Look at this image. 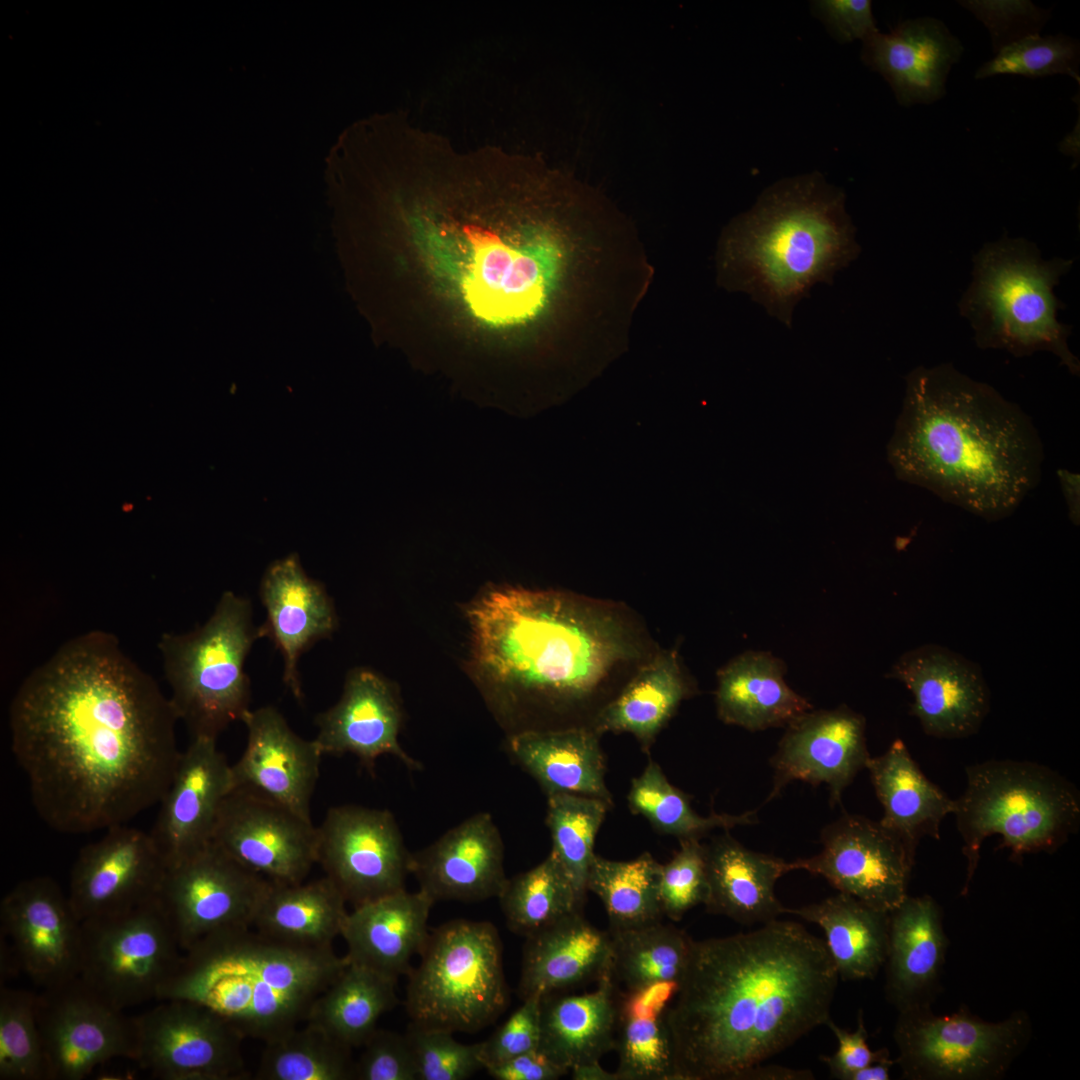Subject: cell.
<instances>
[{
    "instance_id": "obj_33",
    "label": "cell",
    "mask_w": 1080,
    "mask_h": 1080,
    "mask_svg": "<svg viewBox=\"0 0 1080 1080\" xmlns=\"http://www.w3.org/2000/svg\"><path fill=\"white\" fill-rule=\"evenodd\" d=\"M705 845L708 893L706 911L742 925L768 923L787 913L775 895L778 879L792 862L750 850L728 830Z\"/></svg>"
},
{
    "instance_id": "obj_61",
    "label": "cell",
    "mask_w": 1080,
    "mask_h": 1080,
    "mask_svg": "<svg viewBox=\"0 0 1080 1080\" xmlns=\"http://www.w3.org/2000/svg\"><path fill=\"white\" fill-rule=\"evenodd\" d=\"M895 1060L886 1056L867 1067L853 1073L849 1080H889L891 1067Z\"/></svg>"
},
{
    "instance_id": "obj_15",
    "label": "cell",
    "mask_w": 1080,
    "mask_h": 1080,
    "mask_svg": "<svg viewBox=\"0 0 1080 1080\" xmlns=\"http://www.w3.org/2000/svg\"><path fill=\"white\" fill-rule=\"evenodd\" d=\"M317 833V863L347 904L357 907L405 889L412 854L389 811L336 806Z\"/></svg>"
},
{
    "instance_id": "obj_22",
    "label": "cell",
    "mask_w": 1080,
    "mask_h": 1080,
    "mask_svg": "<svg viewBox=\"0 0 1080 1080\" xmlns=\"http://www.w3.org/2000/svg\"><path fill=\"white\" fill-rule=\"evenodd\" d=\"M886 677L911 692V714L929 736H972L989 713L991 695L980 666L947 647L929 643L908 650Z\"/></svg>"
},
{
    "instance_id": "obj_18",
    "label": "cell",
    "mask_w": 1080,
    "mask_h": 1080,
    "mask_svg": "<svg viewBox=\"0 0 1080 1080\" xmlns=\"http://www.w3.org/2000/svg\"><path fill=\"white\" fill-rule=\"evenodd\" d=\"M821 851L792 861L826 879L838 892L890 912L908 895L916 847L880 823L845 813L824 827Z\"/></svg>"
},
{
    "instance_id": "obj_28",
    "label": "cell",
    "mask_w": 1080,
    "mask_h": 1080,
    "mask_svg": "<svg viewBox=\"0 0 1080 1080\" xmlns=\"http://www.w3.org/2000/svg\"><path fill=\"white\" fill-rule=\"evenodd\" d=\"M259 594L266 610L262 638L268 637L281 653L283 682L302 700L298 661L312 645L335 632L338 620L333 600L323 583L306 574L294 554L266 569Z\"/></svg>"
},
{
    "instance_id": "obj_24",
    "label": "cell",
    "mask_w": 1080,
    "mask_h": 1080,
    "mask_svg": "<svg viewBox=\"0 0 1080 1080\" xmlns=\"http://www.w3.org/2000/svg\"><path fill=\"white\" fill-rule=\"evenodd\" d=\"M216 740L191 738L159 803L150 834L168 869L212 843L221 806L232 791L231 764Z\"/></svg>"
},
{
    "instance_id": "obj_53",
    "label": "cell",
    "mask_w": 1080,
    "mask_h": 1080,
    "mask_svg": "<svg viewBox=\"0 0 1080 1080\" xmlns=\"http://www.w3.org/2000/svg\"><path fill=\"white\" fill-rule=\"evenodd\" d=\"M981 21L990 33L993 51L1027 36L1040 34L1051 18L1050 10L1034 5L1031 1H959Z\"/></svg>"
},
{
    "instance_id": "obj_21",
    "label": "cell",
    "mask_w": 1080,
    "mask_h": 1080,
    "mask_svg": "<svg viewBox=\"0 0 1080 1080\" xmlns=\"http://www.w3.org/2000/svg\"><path fill=\"white\" fill-rule=\"evenodd\" d=\"M84 846L68 898L81 920L117 914L159 897L167 865L150 832L126 824Z\"/></svg>"
},
{
    "instance_id": "obj_51",
    "label": "cell",
    "mask_w": 1080,
    "mask_h": 1080,
    "mask_svg": "<svg viewBox=\"0 0 1080 1080\" xmlns=\"http://www.w3.org/2000/svg\"><path fill=\"white\" fill-rule=\"evenodd\" d=\"M405 1034L413 1051L418 1080H464L484 1069L481 1042L464 1044L451 1031L412 1024Z\"/></svg>"
},
{
    "instance_id": "obj_46",
    "label": "cell",
    "mask_w": 1080,
    "mask_h": 1080,
    "mask_svg": "<svg viewBox=\"0 0 1080 1080\" xmlns=\"http://www.w3.org/2000/svg\"><path fill=\"white\" fill-rule=\"evenodd\" d=\"M498 899L508 929L524 937L581 911L584 903L550 853L532 869L508 878Z\"/></svg>"
},
{
    "instance_id": "obj_55",
    "label": "cell",
    "mask_w": 1080,
    "mask_h": 1080,
    "mask_svg": "<svg viewBox=\"0 0 1080 1080\" xmlns=\"http://www.w3.org/2000/svg\"><path fill=\"white\" fill-rule=\"evenodd\" d=\"M541 996H531L485 1041H482L484 1069L539 1048L541 1038Z\"/></svg>"
},
{
    "instance_id": "obj_9",
    "label": "cell",
    "mask_w": 1080,
    "mask_h": 1080,
    "mask_svg": "<svg viewBox=\"0 0 1080 1080\" xmlns=\"http://www.w3.org/2000/svg\"><path fill=\"white\" fill-rule=\"evenodd\" d=\"M967 785L954 815L967 860L965 896L984 840L1001 836L999 848L1013 861L1025 854L1052 853L1078 829L1080 796L1058 772L1038 763L989 760L966 768Z\"/></svg>"
},
{
    "instance_id": "obj_7",
    "label": "cell",
    "mask_w": 1080,
    "mask_h": 1080,
    "mask_svg": "<svg viewBox=\"0 0 1080 1080\" xmlns=\"http://www.w3.org/2000/svg\"><path fill=\"white\" fill-rule=\"evenodd\" d=\"M408 224L431 269L480 322L522 324L544 308L563 259L549 228L528 226L513 240L482 224L453 223L418 209Z\"/></svg>"
},
{
    "instance_id": "obj_26",
    "label": "cell",
    "mask_w": 1080,
    "mask_h": 1080,
    "mask_svg": "<svg viewBox=\"0 0 1080 1080\" xmlns=\"http://www.w3.org/2000/svg\"><path fill=\"white\" fill-rule=\"evenodd\" d=\"M410 871L434 902L498 898L508 878L504 844L493 818L481 812L411 855Z\"/></svg>"
},
{
    "instance_id": "obj_14",
    "label": "cell",
    "mask_w": 1080,
    "mask_h": 1080,
    "mask_svg": "<svg viewBox=\"0 0 1080 1080\" xmlns=\"http://www.w3.org/2000/svg\"><path fill=\"white\" fill-rule=\"evenodd\" d=\"M135 1062L163 1080H243L245 1039L220 1015L186 1000H163L134 1017Z\"/></svg>"
},
{
    "instance_id": "obj_44",
    "label": "cell",
    "mask_w": 1080,
    "mask_h": 1080,
    "mask_svg": "<svg viewBox=\"0 0 1080 1080\" xmlns=\"http://www.w3.org/2000/svg\"><path fill=\"white\" fill-rule=\"evenodd\" d=\"M609 933L612 976L625 990L680 983L694 941L683 930L660 921L638 928L609 930Z\"/></svg>"
},
{
    "instance_id": "obj_56",
    "label": "cell",
    "mask_w": 1080,
    "mask_h": 1080,
    "mask_svg": "<svg viewBox=\"0 0 1080 1080\" xmlns=\"http://www.w3.org/2000/svg\"><path fill=\"white\" fill-rule=\"evenodd\" d=\"M826 1025L836 1037L838 1048L831 1056H821V1061L827 1065L835 1079L849 1080L856 1071L889 1055L886 1048L876 1051L869 1048L862 1010L858 1012L857 1027L853 1032L839 1027L831 1019Z\"/></svg>"
},
{
    "instance_id": "obj_36",
    "label": "cell",
    "mask_w": 1080,
    "mask_h": 1080,
    "mask_svg": "<svg viewBox=\"0 0 1080 1080\" xmlns=\"http://www.w3.org/2000/svg\"><path fill=\"white\" fill-rule=\"evenodd\" d=\"M785 663L764 651L744 652L717 672L715 702L719 719L749 731L786 727L812 710L788 686Z\"/></svg>"
},
{
    "instance_id": "obj_16",
    "label": "cell",
    "mask_w": 1080,
    "mask_h": 1080,
    "mask_svg": "<svg viewBox=\"0 0 1080 1080\" xmlns=\"http://www.w3.org/2000/svg\"><path fill=\"white\" fill-rule=\"evenodd\" d=\"M47 1080H81L114 1058L135 1060L134 1017L114 1008L79 977L37 995Z\"/></svg>"
},
{
    "instance_id": "obj_42",
    "label": "cell",
    "mask_w": 1080,
    "mask_h": 1080,
    "mask_svg": "<svg viewBox=\"0 0 1080 1080\" xmlns=\"http://www.w3.org/2000/svg\"><path fill=\"white\" fill-rule=\"evenodd\" d=\"M396 983L349 964L316 999L306 1022L351 1049L363 1046L376 1031L379 1018L398 1004Z\"/></svg>"
},
{
    "instance_id": "obj_48",
    "label": "cell",
    "mask_w": 1080,
    "mask_h": 1080,
    "mask_svg": "<svg viewBox=\"0 0 1080 1080\" xmlns=\"http://www.w3.org/2000/svg\"><path fill=\"white\" fill-rule=\"evenodd\" d=\"M611 806L604 800L575 794L547 797L550 854L559 862L582 901L588 892L587 877L595 855V839Z\"/></svg>"
},
{
    "instance_id": "obj_25",
    "label": "cell",
    "mask_w": 1080,
    "mask_h": 1080,
    "mask_svg": "<svg viewBox=\"0 0 1080 1080\" xmlns=\"http://www.w3.org/2000/svg\"><path fill=\"white\" fill-rule=\"evenodd\" d=\"M242 722L247 743L231 764L232 790L261 796L312 821L310 804L323 755L314 740L297 735L273 706L250 709Z\"/></svg>"
},
{
    "instance_id": "obj_52",
    "label": "cell",
    "mask_w": 1080,
    "mask_h": 1080,
    "mask_svg": "<svg viewBox=\"0 0 1080 1080\" xmlns=\"http://www.w3.org/2000/svg\"><path fill=\"white\" fill-rule=\"evenodd\" d=\"M678 851L661 865L660 902L663 915L680 921L708 893L705 845L698 839L679 840Z\"/></svg>"
},
{
    "instance_id": "obj_11",
    "label": "cell",
    "mask_w": 1080,
    "mask_h": 1080,
    "mask_svg": "<svg viewBox=\"0 0 1080 1080\" xmlns=\"http://www.w3.org/2000/svg\"><path fill=\"white\" fill-rule=\"evenodd\" d=\"M409 973L405 1009L424 1029L474 1033L506 1009L502 943L488 921L456 919L429 932Z\"/></svg>"
},
{
    "instance_id": "obj_29",
    "label": "cell",
    "mask_w": 1080,
    "mask_h": 1080,
    "mask_svg": "<svg viewBox=\"0 0 1080 1080\" xmlns=\"http://www.w3.org/2000/svg\"><path fill=\"white\" fill-rule=\"evenodd\" d=\"M862 60L880 73L899 104H931L946 94L950 70L964 47L934 17L908 19L889 33L879 30L862 41Z\"/></svg>"
},
{
    "instance_id": "obj_5",
    "label": "cell",
    "mask_w": 1080,
    "mask_h": 1080,
    "mask_svg": "<svg viewBox=\"0 0 1080 1080\" xmlns=\"http://www.w3.org/2000/svg\"><path fill=\"white\" fill-rule=\"evenodd\" d=\"M348 965L333 947L289 945L251 927L224 929L183 952L157 1000L198 1003L244 1038L270 1044L306 1022Z\"/></svg>"
},
{
    "instance_id": "obj_39",
    "label": "cell",
    "mask_w": 1080,
    "mask_h": 1080,
    "mask_svg": "<svg viewBox=\"0 0 1080 1080\" xmlns=\"http://www.w3.org/2000/svg\"><path fill=\"white\" fill-rule=\"evenodd\" d=\"M679 982L618 992L617 1080H679L667 1009Z\"/></svg>"
},
{
    "instance_id": "obj_50",
    "label": "cell",
    "mask_w": 1080,
    "mask_h": 1080,
    "mask_svg": "<svg viewBox=\"0 0 1080 1080\" xmlns=\"http://www.w3.org/2000/svg\"><path fill=\"white\" fill-rule=\"evenodd\" d=\"M1080 44L1064 34H1035L1020 39L995 54L975 72L976 79L997 75L1039 78L1063 74L1080 83Z\"/></svg>"
},
{
    "instance_id": "obj_58",
    "label": "cell",
    "mask_w": 1080,
    "mask_h": 1080,
    "mask_svg": "<svg viewBox=\"0 0 1080 1080\" xmlns=\"http://www.w3.org/2000/svg\"><path fill=\"white\" fill-rule=\"evenodd\" d=\"M496 1080H555L568 1073L539 1048L485 1068Z\"/></svg>"
},
{
    "instance_id": "obj_2",
    "label": "cell",
    "mask_w": 1080,
    "mask_h": 1080,
    "mask_svg": "<svg viewBox=\"0 0 1080 1080\" xmlns=\"http://www.w3.org/2000/svg\"><path fill=\"white\" fill-rule=\"evenodd\" d=\"M471 674L509 735L592 728L660 648L623 602L501 586L467 609Z\"/></svg>"
},
{
    "instance_id": "obj_23",
    "label": "cell",
    "mask_w": 1080,
    "mask_h": 1080,
    "mask_svg": "<svg viewBox=\"0 0 1080 1080\" xmlns=\"http://www.w3.org/2000/svg\"><path fill=\"white\" fill-rule=\"evenodd\" d=\"M865 731L864 716L845 705L810 710L791 722L770 759L774 779L767 801L791 781L800 780L826 784L831 805L840 804L845 788L871 757Z\"/></svg>"
},
{
    "instance_id": "obj_60",
    "label": "cell",
    "mask_w": 1080,
    "mask_h": 1080,
    "mask_svg": "<svg viewBox=\"0 0 1080 1080\" xmlns=\"http://www.w3.org/2000/svg\"><path fill=\"white\" fill-rule=\"evenodd\" d=\"M814 1075L807 1069H792L778 1065L760 1064L749 1070L743 1080H809Z\"/></svg>"
},
{
    "instance_id": "obj_49",
    "label": "cell",
    "mask_w": 1080,
    "mask_h": 1080,
    "mask_svg": "<svg viewBox=\"0 0 1080 1080\" xmlns=\"http://www.w3.org/2000/svg\"><path fill=\"white\" fill-rule=\"evenodd\" d=\"M36 1003V994L1 987V1080H47Z\"/></svg>"
},
{
    "instance_id": "obj_30",
    "label": "cell",
    "mask_w": 1080,
    "mask_h": 1080,
    "mask_svg": "<svg viewBox=\"0 0 1080 1080\" xmlns=\"http://www.w3.org/2000/svg\"><path fill=\"white\" fill-rule=\"evenodd\" d=\"M435 902L420 889H402L353 907L341 935L348 964L376 972L395 982L407 975L428 935V918Z\"/></svg>"
},
{
    "instance_id": "obj_8",
    "label": "cell",
    "mask_w": 1080,
    "mask_h": 1080,
    "mask_svg": "<svg viewBox=\"0 0 1080 1080\" xmlns=\"http://www.w3.org/2000/svg\"><path fill=\"white\" fill-rule=\"evenodd\" d=\"M1073 263L1060 257L1043 259L1037 246L1024 238L1005 236L985 244L974 256L972 281L958 304L977 346L1015 357L1048 351L1078 376L1080 363L1068 346L1071 326L1058 320L1064 305L1054 294Z\"/></svg>"
},
{
    "instance_id": "obj_1",
    "label": "cell",
    "mask_w": 1080,
    "mask_h": 1080,
    "mask_svg": "<svg viewBox=\"0 0 1080 1080\" xmlns=\"http://www.w3.org/2000/svg\"><path fill=\"white\" fill-rule=\"evenodd\" d=\"M169 697L115 636L89 631L31 671L9 708L11 749L53 830L127 824L159 804L177 769Z\"/></svg>"
},
{
    "instance_id": "obj_43",
    "label": "cell",
    "mask_w": 1080,
    "mask_h": 1080,
    "mask_svg": "<svg viewBox=\"0 0 1080 1080\" xmlns=\"http://www.w3.org/2000/svg\"><path fill=\"white\" fill-rule=\"evenodd\" d=\"M661 865L649 853L616 861L594 855L587 877V891L602 902L610 930L638 928L660 922Z\"/></svg>"
},
{
    "instance_id": "obj_31",
    "label": "cell",
    "mask_w": 1080,
    "mask_h": 1080,
    "mask_svg": "<svg viewBox=\"0 0 1080 1080\" xmlns=\"http://www.w3.org/2000/svg\"><path fill=\"white\" fill-rule=\"evenodd\" d=\"M948 944L942 910L933 897L907 895L889 912L885 994L898 1012L931 1006Z\"/></svg>"
},
{
    "instance_id": "obj_10",
    "label": "cell",
    "mask_w": 1080,
    "mask_h": 1080,
    "mask_svg": "<svg viewBox=\"0 0 1080 1080\" xmlns=\"http://www.w3.org/2000/svg\"><path fill=\"white\" fill-rule=\"evenodd\" d=\"M259 638L250 600L232 591L222 594L203 625L183 634H162L158 648L169 700L191 738L217 739L248 713L251 689L245 661Z\"/></svg>"
},
{
    "instance_id": "obj_34",
    "label": "cell",
    "mask_w": 1080,
    "mask_h": 1080,
    "mask_svg": "<svg viewBox=\"0 0 1080 1080\" xmlns=\"http://www.w3.org/2000/svg\"><path fill=\"white\" fill-rule=\"evenodd\" d=\"M600 737L588 727L525 731L509 735L507 746L547 797L575 794L612 805Z\"/></svg>"
},
{
    "instance_id": "obj_37",
    "label": "cell",
    "mask_w": 1080,
    "mask_h": 1080,
    "mask_svg": "<svg viewBox=\"0 0 1080 1080\" xmlns=\"http://www.w3.org/2000/svg\"><path fill=\"white\" fill-rule=\"evenodd\" d=\"M697 691L674 649L659 648L597 716L599 735L630 733L645 753L677 712Z\"/></svg>"
},
{
    "instance_id": "obj_19",
    "label": "cell",
    "mask_w": 1080,
    "mask_h": 1080,
    "mask_svg": "<svg viewBox=\"0 0 1080 1080\" xmlns=\"http://www.w3.org/2000/svg\"><path fill=\"white\" fill-rule=\"evenodd\" d=\"M212 843L275 884L305 881L318 860V833L312 821L240 789L225 798Z\"/></svg>"
},
{
    "instance_id": "obj_12",
    "label": "cell",
    "mask_w": 1080,
    "mask_h": 1080,
    "mask_svg": "<svg viewBox=\"0 0 1080 1080\" xmlns=\"http://www.w3.org/2000/svg\"><path fill=\"white\" fill-rule=\"evenodd\" d=\"M895 1064L907 1080H998L1024 1051L1032 1035L1025 1011L986 1021L962 1005L949 1015L931 1006L898 1012Z\"/></svg>"
},
{
    "instance_id": "obj_59",
    "label": "cell",
    "mask_w": 1080,
    "mask_h": 1080,
    "mask_svg": "<svg viewBox=\"0 0 1080 1080\" xmlns=\"http://www.w3.org/2000/svg\"><path fill=\"white\" fill-rule=\"evenodd\" d=\"M1057 476L1063 493L1070 521L1079 526L1080 523V476L1079 473L1068 469L1059 468Z\"/></svg>"
},
{
    "instance_id": "obj_40",
    "label": "cell",
    "mask_w": 1080,
    "mask_h": 1080,
    "mask_svg": "<svg viewBox=\"0 0 1080 1080\" xmlns=\"http://www.w3.org/2000/svg\"><path fill=\"white\" fill-rule=\"evenodd\" d=\"M787 914L797 915L823 930L825 945L843 980L873 979L884 966L889 912L839 892L818 903L787 908Z\"/></svg>"
},
{
    "instance_id": "obj_47",
    "label": "cell",
    "mask_w": 1080,
    "mask_h": 1080,
    "mask_svg": "<svg viewBox=\"0 0 1080 1080\" xmlns=\"http://www.w3.org/2000/svg\"><path fill=\"white\" fill-rule=\"evenodd\" d=\"M351 1048L305 1022L279 1041L265 1044L257 1080H352Z\"/></svg>"
},
{
    "instance_id": "obj_35",
    "label": "cell",
    "mask_w": 1080,
    "mask_h": 1080,
    "mask_svg": "<svg viewBox=\"0 0 1080 1080\" xmlns=\"http://www.w3.org/2000/svg\"><path fill=\"white\" fill-rule=\"evenodd\" d=\"M618 986L612 974L590 992L542 998L539 1049L568 1072L614 1050Z\"/></svg>"
},
{
    "instance_id": "obj_3",
    "label": "cell",
    "mask_w": 1080,
    "mask_h": 1080,
    "mask_svg": "<svg viewBox=\"0 0 1080 1080\" xmlns=\"http://www.w3.org/2000/svg\"><path fill=\"white\" fill-rule=\"evenodd\" d=\"M838 973L800 923L694 940L666 1021L679 1080H743L831 1019Z\"/></svg>"
},
{
    "instance_id": "obj_45",
    "label": "cell",
    "mask_w": 1080,
    "mask_h": 1080,
    "mask_svg": "<svg viewBox=\"0 0 1080 1080\" xmlns=\"http://www.w3.org/2000/svg\"><path fill=\"white\" fill-rule=\"evenodd\" d=\"M627 801L633 814L643 816L657 832L679 840H701L715 829L729 830L758 822L755 811L699 815L691 807L689 796L671 784L653 760L632 779Z\"/></svg>"
},
{
    "instance_id": "obj_32",
    "label": "cell",
    "mask_w": 1080,
    "mask_h": 1080,
    "mask_svg": "<svg viewBox=\"0 0 1080 1080\" xmlns=\"http://www.w3.org/2000/svg\"><path fill=\"white\" fill-rule=\"evenodd\" d=\"M526 938L518 995L544 997L598 982L612 974V942L602 931L573 913Z\"/></svg>"
},
{
    "instance_id": "obj_4",
    "label": "cell",
    "mask_w": 1080,
    "mask_h": 1080,
    "mask_svg": "<svg viewBox=\"0 0 1080 1080\" xmlns=\"http://www.w3.org/2000/svg\"><path fill=\"white\" fill-rule=\"evenodd\" d=\"M888 459L899 479L993 522L1036 488L1044 450L1017 404L946 363L906 376Z\"/></svg>"
},
{
    "instance_id": "obj_17",
    "label": "cell",
    "mask_w": 1080,
    "mask_h": 1080,
    "mask_svg": "<svg viewBox=\"0 0 1080 1080\" xmlns=\"http://www.w3.org/2000/svg\"><path fill=\"white\" fill-rule=\"evenodd\" d=\"M271 884L211 843L167 870L159 898L184 952L217 931L252 927Z\"/></svg>"
},
{
    "instance_id": "obj_27",
    "label": "cell",
    "mask_w": 1080,
    "mask_h": 1080,
    "mask_svg": "<svg viewBox=\"0 0 1080 1080\" xmlns=\"http://www.w3.org/2000/svg\"><path fill=\"white\" fill-rule=\"evenodd\" d=\"M315 723L313 740L323 755L352 754L369 768L380 756L392 755L410 769L420 767L399 743L402 710L397 692L373 670H351L338 702L319 713Z\"/></svg>"
},
{
    "instance_id": "obj_41",
    "label": "cell",
    "mask_w": 1080,
    "mask_h": 1080,
    "mask_svg": "<svg viewBox=\"0 0 1080 1080\" xmlns=\"http://www.w3.org/2000/svg\"><path fill=\"white\" fill-rule=\"evenodd\" d=\"M346 904L340 891L326 876L296 884L272 883L251 928L289 945L333 947L348 914Z\"/></svg>"
},
{
    "instance_id": "obj_20",
    "label": "cell",
    "mask_w": 1080,
    "mask_h": 1080,
    "mask_svg": "<svg viewBox=\"0 0 1080 1080\" xmlns=\"http://www.w3.org/2000/svg\"><path fill=\"white\" fill-rule=\"evenodd\" d=\"M2 934L18 967L44 989L79 975L82 921L50 877L14 886L0 904Z\"/></svg>"
},
{
    "instance_id": "obj_38",
    "label": "cell",
    "mask_w": 1080,
    "mask_h": 1080,
    "mask_svg": "<svg viewBox=\"0 0 1080 1080\" xmlns=\"http://www.w3.org/2000/svg\"><path fill=\"white\" fill-rule=\"evenodd\" d=\"M866 769L883 807L882 825L916 848L925 836L940 839V825L956 801L923 774L901 739L870 757Z\"/></svg>"
},
{
    "instance_id": "obj_13",
    "label": "cell",
    "mask_w": 1080,
    "mask_h": 1080,
    "mask_svg": "<svg viewBox=\"0 0 1080 1080\" xmlns=\"http://www.w3.org/2000/svg\"><path fill=\"white\" fill-rule=\"evenodd\" d=\"M183 951L157 897L125 912L82 921L78 977L124 1011L156 999Z\"/></svg>"
},
{
    "instance_id": "obj_54",
    "label": "cell",
    "mask_w": 1080,
    "mask_h": 1080,
    "mask_svg": "<svg viewBox=\"0 0 1080 1080\" xmlns=\"http://www.w3.org/2000/svg\"><path fill=\"white\" fill-rule=\"evenodd\" d=\"M355 1061L356 1080H418L413 1051L406 1034L376 1029Z\"/></svg>"
},
{
    "instance_id": "obj_57",
    "label": "cell",
    "mask_w": 1080,
    "mask_h": 1080,
    "mask_svg": "<svg viewBox=\"0 0 1080 1080\" xmlns=\"http://www.w3.org/2000/svg\"><path fill=\"white\" fill-rule=\"evenodd\" d=\"M816 6L844 41H863L878 31L870 0H822Z\"/></svg>"
},
{
    "instance_id": "obj_6",
    "label": "cell",
    "mask_w": 1080,
    "mask_h": 1080,
    "mask_svg": "<svg viewBox=\"0 0 1080 1080\" xmlns=\"http://www.w3.org/2000/svg\"><path fill=\"white\" fill-rule=\"evenodd\" d=\"M845 195L818 174L777 182L732 224L725 262L737 289L791 327L796 304L860 253Z\"/></svg>"
},
{
    "instance_id": "obj_62",
    "label": "cell",
    "mask_w": 1080,
    "mask_h": 1080,
    "mask_svg": "<svg viewBox=\"0 0 1080 1080\" xmlns=\"http://www.w3.org/2000/svg\"><path fill=\"white\" fill-rule=\"evenodd\" d=\"M571 1073L575 1080H617L615 1073L606 1071L600 1062L575 1068Z\"/></svg>"
}]
</instances>
